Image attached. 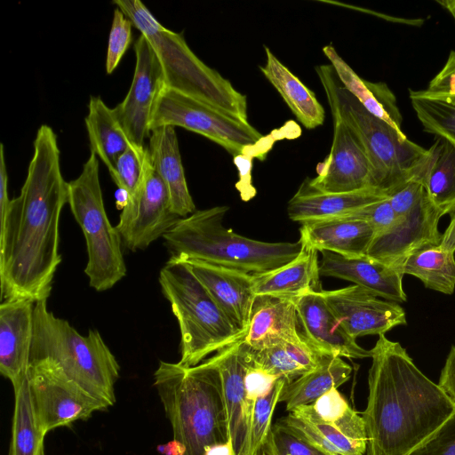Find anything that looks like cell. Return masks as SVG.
<instances>
[{
	"instance_id": "6da1fadb",
	"label": "cell",
	"mask_w": 455,
	"mask_h": 455,
	"mask_svg": "<svg viewBox=\"0 0 455 455\" xmlns=\"http://www.w3.org/2000/svg\"><path fill=\"white\" fill-rule=\"evenodd\" d=\"M20 195L12 199L0 220L1 299L47 300L56 270L59 225L68 200V182L60 169L53 130L43 124Z\"/></svg>"
},
{
	"instance_id": "7a4b0ae2",
	"label": "cell",
	"mask_w": 455,
	"mask_h": 455,
	"mask_svg": "<svg viewBox=\"0 0 455 455\" xmlns=\"http://www.w3.org/2000/svg\"><path fill=\"white\" fill-rule=\"evenodd\" d=\"M369 395L362 417L366 455H407L455 412V403L385 334L371 349Z\"/></svg>"
},
{
	"instance_id": "3957f363",
	"label": "cell",
	"mask_w": 455,
	"mask_h": 455,
	"mask_svg": "<svg viewBox=\"0 0 455 455\" xmlns=\"http://www.w3.org/2000/svg\"><path fill=\"white\" fill-rule=\"evenodd\" d=\"M154 386L184 455H204L230 437L220 372L215 355L197 365L161 361Z\"/></svg>"
},
{
	"instance_id": "277c9868",
	"label": "cell",
	"mask_w": 455,
	"mask_h": 455,
	"mask_svg": "<svg viewBox=\"0 0 455 455\" xmlns=\"http://www.w3.org/2000/svg\"><path fill=\"white\" fill-rule=\"evenodd\" d=\"M228 210V206H214L180 218L163 236L171 257L259 275L285 265L301 251L299 240L268 243L227 228L223 220Z\"/></svg>"
},
{
	"instance_id": "5b68a950",
	"label": "cell",
	"mask_w": 455,
	"mask_h": 455,
	"mask_svg": "<svg viewBox=\"0 0 455 455\" xmlns=\"http://www.w3.org/2000/svg\"><path fill=\"white\" fill-rule=\"evenodd\" d=\"M47 364L96 399L112 406L120 366L97 331L80 334L47 307L35 303L29 366Z\"/></svg>"
},
{
	"instance_id": "8992f818",
	"label": "cell",
	"mask_w": 455,
	"mask_h": 455,
	"mask_svg": "<svg viewBox=\"0 0 455 455\" xmlns=\"http://www.w3.org/2000/svg\"><path fill=\"white\" fill-rule=\"evenodd\" d=\"M113 4L148 40L160 61L166 88L248 123L246 96L204 64L180 34L164 27L140 0H115Z\"/></svg>"
},
{
	"instance_id": "52a82bcc",
	"label": "cell",
	"mask_w": 455,
	"mask_h": 455,
	"mask_svg": "<svg viewBox=\"0 0 455 455\" xmlns=\"http://www.w3.org/2000/svg\"><path fill=\"white\" fill-rule=\"evenodd\" d=\"M331 114L355 133L371 163L375 188L386 196L412 179L427 156V149L411 141L368 112L342 85L331 64L315 68Z\"/></svg>"
},
{
	"instance_id": "ba28073f",
	"label": "cell",
	"mask_w": 455,
	"mask_h": 455,
	"mask_svg": "<svg viewBox=\"0 0 455 455\" xmlns=\"http://www.w3.org/2000/svg\"><path fill=\"white\" fill-rule=\"evenodd\" d=\"M159 283L180 326V364L197 365L244 338L185 261L170 257L159 273Z\"/></svg>"
},
{
	"instance_id": "9c48e42d",
	"label": "cell",
	"mask_w": 455,
	"mask_h": 455,
	"mask_svg": "<svg viewBox=\"0 0 455 455\" xmlns=\"http://www.w3.org/2000/svg\"><path fill=\"white\" fill-rule=\"evenodd\" d=\"M70 210L86 241L84 273L97 291L112 288L126 275L121 236L107 215L102 197L99 159L91 152L80 175L68 182Z\"/></svg>"
},
{
	"instance_id": "30bf717a",
	"label": "cell",
	"mask_w": 455,
	"mask_h": 455,
	"mask_svg": "<svg viewBox=\"0 0 455 455\" xmlns=\"http://www.w3.org/2000/svg\"><path fill=\"white\" fill-rule=\"evenodd\" d=\"M164 125L181 127L203 135L223 147L233 156L262 136L249 123L172 89L165 88L152 116L150 131Z\"/></svg>"
},
{
	"instance_id": "8fae6325",
	"label": "cell",
	"mask_w": 455,
	"mask_h": 455,
	"mask_svg": "<svg viewBox=\"0 0 455 455\" xmlns=\"http://www.w3.org/2000/svg\"><path fill=\"white\" fill-rule=\"evenodd\" d=\"M28 377L36 419L44 435L109 407L47 364L30 365Z\"/></svg>"
},
{
	"instance_id": "7c38bea8",
	"label": "cell",
	"mask_w": 455,
	"mask_h": 455,
	"mask_svg": "<svg viewBox=\"0 0 455 455\" xmlns=\"http://www.w3.org/2000/svg\"><path fill=\"white\" fill-rule=\"evenodd\" d=\"M180 219L172 209L168 190L149 157L142 181L127 200L116 226L122 243L132 251L145 250Z\"/></svg>"
},
{
	"instance_id": "4fadbf2b",
	"label": "cell",
	"mask_w": 455,
	"mask_h": 455,
	"mask_svg": "<svg viewBox=\"0 0 455 455\" xmlns=\"http://www.w3.org/2000/svg\"><path fill=\"white\" fill-rule=\"evenodd\" d=\"M134 52L136 63L131 87L113 110L132 142L145 147L157 100L166 84L160 61L144 35L136 40Z\"/></svg>"
},
{
	"instance_id": "5bb4252c",
	"label": "cell",
	"mask_w": 455,
	"mask_h": 455,
	"mask_svg": "<svg viewBox=\"0 0 455 455\" xmlns=\"http://www.w3.org/2000/svg\"><path fill=\"white\" fill-rule=\"evenodd\" d=\"M332 116L331 151L325 160L317 164V176L308 179L310 186L325 193L376 189L371 165L362 144L340 117Z\"/></svg>"
},
{
	"instance_id": "9a60e30c",
	"label": "cell",
	"mask_w": 455,
	"mask_h": 455,
	"mask_svg": "<svg viewBox=\"0 0 455 455\" xmlns=\"http://www.w3.org/2000/svg\"><path fill=\"white\" fill-rule=\"evenodd\" d=\"M321 294L340 325L354 339L379 336L407 323L405 311L399 303L381 299L355 284L323 290Z\"/></svg>"
},
{
	"instance_id": "2e32d148",
	"label": "cell",
	"mask_w": 455,
	"mask_h": 455,
	"mask_svg": "<svg viewBox=\"0 0 455 455\" xmlns=\"http://www.w3.org/2000/svg\"><path fill=\"white\" fill-rule=\"evenodd\" d=\"M442 216L425 190L411 212L398 217L389 229L374 237L367 256L401 272L403 263L414 251L427 244H440L438 222Z\"/></svg>"
},
{
	"instance_id": "e0dca14e",
	"label": "cell",
	"mask_w": 455,
	"mask_h": 455,
	"mask_svg": "<svg viewBox=\"0 0 455 455\" xmlns=\"http://www.w3.org/2000/svg\"><path fill=\"white\" fill-rule=\"evenodd\" d=\"M220 372L230 437L236 455H248L251 417L246 407L244 377L250 362L243 338L215 355Z\"/></svg>"
},
{
	"instance_id": "ac0fdd59",
	"label": "cell",
	"mask_w": 455,
	"mask_h": 455,
	"mask_svg": "<svg viewBox=\"0 0 455 455\" xmlns=\"http://www.w3.org/2000/svg\"><path fill=\"white\" fill-rule=\"evenodd\" d=\"M35 302L9 299L0 305V372L12 387L28 375Z\"/></svg>"
},
{
	"instance_id": "d6986e66",
	"label": "cell",
	"mask_w": 455,
	"mask_h": 455,
	"mask_svg": "<svg viewBox=\"0 0 455 455\" xmlns=\"http://www.w3.org/2000/svg\"><path fill=\"white\" fill-rule=\"evenodd\" d=\"M180 260L188 265L232 323L246 333L256 297L253 275L197 259Z\"/></svg>"
},
{
	"instance_id": "ffe728a7",
	"label": "cell",
	"mask_w": 455,
	"mask_h": 455,
	"mask_svg": "<svg viewBox=\"0 0 455 455\" xmlns=\"http://www.w3.org/2000/svg\"><path fill=\"white\" fill-rule=\"evenodd\" d=\"M303 332L323 353L339 357L363 359L371 350L359 346L340 325L320 292H311L294 299Z\"/></svg>"
},
{
	"instance_id": "44dd1931",
	"label": "cell",
	"mask_w": 455,
	"mask_h": 455,
	"mask_svg": "<svg viewBox=\"0 0 455 455\" xmlns=\"http://www.w3.org/2000/svg\"><path fill=\"white\" fill-rule=\"evenodd\" d=\"M320 274L349 281L374 295L394 302H405L403 275L396 268L368 256L347 258L322 251Z\"/></svg>"
},
{
	"instance_id": "7402d4cb",
	"label": "cell",
	"mask_w": 455,
	"mask_h": 455,
	"mask_svg": "<svg viewBox=\"0 0 455 455\" xmlns=\"http://www.w3.org/2000/svg\"><path fill=\"white\" fill-rule=\"evenodd\" d=\"M304 336L294 299L256 296L244 342L255 351Z\"/></svg>"
},
{
	"instance_id": "603a6c76",
	"label": "cell",
	"mask_w": 455,
	"mask_h": 455,
	"mask_svg": "<svg viewBox=\"0 0 455 455\" xmlns=\"http://www.w3.org/2000/svg\"><path fill=\"white\" fill-rule=\"evenodd\" d=\"M299 241L317 251H330L347 258L367 256L376 235L366 221L347 216L302 222Z\"/></svg>"
},
{
	"instance_id": "cb8c5ba5",
	"label": "cell",
	"mask_w": 455,
	"mask_h": 455,
	"mask_svg": "<svg viewBox=\"0 0 455 455\" xmlns=\"http://www.w3.org/2000/svg\"><path fill=\"white\" fill-rule=\"evenodd\" d=\"M148 151L152 166L168 190L173 212L180 218L195 212L196 205L188 188L175 127L164 125L153 129Z\"/></svg>"
},
{
	"instance_id": "d4e9b609",
	"label": "cell",
	"mask_w": 455,
	"mask_h": 455,
	"mask_svg": "<svg viewBox=\"0 0 455 455\" xmlns=\"http://www.w3.org/2000/svg\"><path fill=\"white\" fill-rule=\"evenodd\" d=\"M387 198L377 189L325 193L312 188L306 179L289 200L287 213L293 221L306 222L346 216L365 205Z\"/></svg>"
},
{
	"instance_id": "484cf974",
	"label": "cell",
	"mask_w": 455,
	"mask_h": 455,
	"mask_svg": "<svg viewBox=\"0 0 455 455\" xmlns=\"http://www.w3.org/2000/svg\"><path fill=\"white\" fill-rule=\"evenodd\" d=\"M317 252L302 245L301 251L291 261L276 269L253 275L255 295L295 299L322 291Z\"/></svg>"
},
{
	"instance_id": "4316f807",
	"label": "cell",
	"mask_w": 455,
	"mask_h": 455,
	"mask_svg": "<svg viewBox=\"0 0 455 455\" xmlns=\"http://www.w3.org/2000/svg\"><path fill=\"white\" fill-rule=\"evenodd\" d=\"M323 52L331 61L342 85L364 108L392 126L400 134H404L401 127L403 118L395 96L387 85L362 79L338 54L333 46H324Z\"/></svg>"
},
{
	"instance_id": "83f0119b",
	"label": "cell",
	"mask_w": 455,
	"mask_h": 455,
	"mask_svg": "<svg viewBox=\"0 0 455 455\" xmlns=\"http://www.w3.org/2000/svg\"><path fill=\"white\" fill-rule=\"evenodd\" d=\"M415 177L441 214H451L455 209V144L435 136Z\"/></svg>"
},
{
	"instance_id": "f1b7e54d",
	"label": "cell",
	"mask_w": 455,
	"mask_h": 455,
	"mask_svg": "<svg viewBox=\"0 0 455 455\" xmlns=\"http://www.w3.org/2000/svg\"><path fill=\"white\" fill-rule=\"evenodd\" d=\"M248 346V345H247ZM251 363L290 383L318 367L329 356L316 348L304 336L261 350L249 347Z\"/></svg>"
},
{
	"instance_id": "f546056e",
	"label": "cell",
	"mask_w": 455,
	"mask_h": 455,
	"mask_svg": "<svg viewBox=\"0 0 455 455\" xmlns=\"http://www.w3.org/2000/svg\"><path fill=\"white\" fill-rule=\"evenodd\" d=\"M267 61L260 70L277 90L285 103L307 129H314L324 122L325 112L315 93L294 76L265 46Z\"/></svg>"
},
{
	"instance_id": "4dcf8cb0",
	"label": "cell",
	"mask_w": 455,
	"mask_h": 455,
	"mask_svg": "<svg viewBox=\"0 0 455 455\" xmlns=\"http://www.w3.org/2000/svg\"><path fill=\"white\" fill-rule=\"evenodd\" d=\"M85 125L91 152L96 155L112 175L118 158L133 143L118 122L113 108L108 107L100 97L90 98Z\"/></svg>"
},
{
	"instance_id": "1f68e13d",
	"label": "cell",
	"mask_w": 455,
	"mask_h": 455,
	"mask_svg": "<svg viewBox=\"0 0 455 455\" xmlns=\"http://www.w3.org/2000/svg\"><path fill=\"white\" fill-rule=\"evenodd\" d=\"M351 372V366L341 357L329 355L315 369L285 384L279 403H284L289 412L312 403L331 389L347 382Z\"/></svg>"
},
{
	"instance_id": "d6a6232c",
	"label": "cell",
	"mask_w": 455,
	"mask_h": 455,
	"mask_svg": "<svg viewBox=\"0 0 455 455\" xmlns=\"http://www.w3.org/2000/svg\"><path fill=\"white\" fill-rule=\"evenodd\" d=\"M403 275L419 278L426 288L447 295L455 291L454 252L427 244L411 253L401 267Z\"/></svg>"
},
{
	"instance_id": "836d02e7",
	"label": "cell",
	"mask_w": 455,
	"mask_h": 455,
	"mask_svg": "<svg viewBox=\"0 0 455 455\" xmlns=\"http://www.w3.org/2000/svg\"><path fill=\"white\" fill-rule=\"evenodd\" d=\"M15 403L9 455H44V435L32 403L28 375L13 386Z\"/></svg>"
},
{
	"instance_id": "e575fe53",
	"label": "cell",
	"mask_w": 455,
	"mask_h": 455,
	"mask_svg": "<svg viewBox=\"0 0 455 455\" xmlns=\"http://www.w3.org/2000/svg\"><path fill=\"white\" fill-rule=\"evenodd\" d=\"M412 108L424 130L455 144V98L411 91Z\"/></svg>"
},
{
	"instance_id": "d590c367",
	"label": "cell",
	"mask_w": 455,
	"mask_h": 455,
	"mask_svg": "<svg viewBox=\"0 0 455 455\" xmlns=\"http://www.w3.org/2000/svg\"><path fill=\"white\" fill-rule=\"evenodd\" d=\"M285 384L284 379H279L267 394L256 401L251 420L248 455H259L267 442L272 427L274 411Z\"/></svg>"
},
{
	"instance_id": "8d00e7d4",
	"label": "cell",
	"mask_w": 455,
	"mask_h": 455,
	"mask_svg": "<svg viewBox=\"0 0 455 455\" xmlns=\"http://www.w3.org/2000/svg\"><path fill=\"white\" fill-rule=\"evenodd\" d=\"M148 160V148L135 144L131 145L118 158L111 177L118 188L126 194L127 200L138 190Z\"/></svg>"
},
{
	"instance_id": "74e56055",
	"label": "cell",
	"mask_w": 455,
	"mask_h": 455,
	"mask_svg": "<svg viewBox=\"0 0 455 455\" xmlns=\"http://www.w3.org/2000/svg\"><path fill=\"white\" fill-rule=\"evenodd\" d=\"M350 408L338 388H332L314 403L299 406L291 413L311 423L320 422L335 426Z\"/></svg>"
},
{
	"instance_id": "f35d334b",
	"label": "cell",
	"mask_w": 455,
	"mask_h": 455,
	"mask_svg": "<svg viewBox=\"0 0 455 455\" xmlns=\"http://www.w3.org/2000/svg\"><path fill=\"white\" fill-rule=\"evenodd\" d=\"M132 22L116 7L114 11L106 57V71L111 74L116 68L132 43Z\"/></svg>"
},
{
	"instance_id": "ab89813d",
	"label": "cell",
	"mask_w": 455,
	"mask_h": 455,
	"mask_svg": "<svg viewBox=\"0 0 455 455\" xmlns=\"http://www.w3.org/2000/svg\"><path fill=\"white\" fill-rule=\"evenodd\" d=\"M269 455H313L311 447L276 421L264 444Z\"/></svg>"
},
{
	"instance_id": "60d3db41",
	"label": "cell",
	"mask_w": 455,
	"mask_h": 455,
	"mask_svg": "<svg viewBox=\"0 0 455 455\" xmlns=\"http://www.w3.org/2000/svg\"><path fill=\"white\" fill-rule=\"evenodd\" d=\"M407 455H455V412Z\"/></svg>"
},
{
	"instance_id": "b9f144b4",
	"label": "cell",
	"mask_w": 455,
	"mask_h": 455,
	"mask_svg": "<svg viewBox=\"0 0 455 455\" xmlns=\"http://www.w3.org/2000/svg\"><path fill=\"white\" fill-rule=\"evenodd\" d=\"M346 216L368 222L376 235L389 229L398 219L387 198L365 205Z\"/></svg>"
},
{
	"instance_id": "7bdbcfd3",
	"label": "cell",
	"mask_w": 455,
	"mask_h": 455,
	"mask_svg": "<svg viewBox=\"0 0 455 455\" xmlns=\"http://www.w3.org/2000/svg\"><path fill=\"white\" fill-rule=\"evenodd\" d=\"M278 379L279 378L276 376L254 366L250 359L244 377V384L246 391V407L251 420L256 401L267 394Z\"/></svg>"
},
{
	"instance_id": "ee69618b",
	"label": "cell",
	"mask_w": 455,
	"mask_h": 455,
	"mask_svg": "<svg viewBox=\"0 0 455 455\" xmlns=\"http://www.w3.org/2000/svg\"><path fill=\"white\" fill-rule=\"evenodd\" d=\"M425 192L421 181L413 177L387 195V199L397 217L412 210Z\"/></svg>"
},
{
	"instance_id": "f6af8a7d",
	"label": "cell",
	"mask_w": 455,
	"mask_h": 455,
	"mask_svg": "<svg viewBox=\"0 0 455 455\" xmlns=\"http://www.w3.org/2000/svg\"><path fill=\"white\" fill-rule=\"evenodd\" d=\"M423 92L438 97L455 98V51H451L443 69Z\"/></svg>"
},
{
	"instance_id": "bcb514c9",
	"label": "cell",
	"mask_w": 455,
	"mask_h": 455,
	"mask_svg": "<svg viewBox=\"0 0 455 455\" xmlns=\"http://www.w3.org/2000/svg\"><path fill=\"white\" fill-rule=\"evenodd\" d=\"M252 161L253 158L243 152L234 156V164L237 168L239 176L238 181L235 183V188L243 202L251 200L257 193L251 179Z\"/></svg>"
},
{
	"instance_id": "7dc6e473",
	"label": "cell",
	"mask_w": 455,
	"mask_h": 455,
	"mask_svg": "<svg viewBox=\"0 0 455 455\" xmlns=\"http://www.w3.org/2000/svg\"><path fill=\"white\" fill-rule=\"evenodd\" d=\"M437 384L455 403V345L451 347Z\"/></svg>"
},
{
	"instance_id": "c3c4849f",
	"label": "cell",
	"mask_w": 455,
	"mask_h": 455,
	"mask_svg": "<svg viewBox=\"0 0 455 455\" xmlns=\"http://www.w3.org/2000/svg\"><path fill=\"white\" fill-rule=\"evenodd\" d=\"M11 200L8 196V173L4 158V144H0V220L8 210Z\"/></svg>"
},
{
	"instance_id": "681fc988",
	"label": "cell",
	"mask_w": 455,
	"mask_h": 455,
	"mask_svg": "<svg viewBox=\"0 0 455 455\" xmlns=\"http://www.w3.org/2000/svg\"><path fill=\"white\" fill-rule=\"evenodd\" d=\"M440 245L450 251L455 252V209L451 213V221L443 234Z\"/></svg>"
},
{
	"instance_id": "f907efd6",
	"label": "cell",
	"mask_w": 455,
	"mask_h": 455,
	"mask_svg": "<svg viewBox=\"0 0 455 455\" xmlns=\"http://www.w3.org/2000/svg\"><path fill=\"white\" fill-rule=\"evenodd\" d=\"M204 455H236L232 439L207 447Z\"/></svg>"
},
{
	"instance_id": "816d5d0a",
	"label": "cell",
	"mask_w": 455,
	"mask_h": 455,
	"mask_svg": "<svg viewBox=\"0 0 455 455\" xmlns=\"http://www.w3.org/2000/svg\"><path fill=\"white\" fill-rule=\"evenodd\" d=\"M156 450L163 455H184L185 453V447L173 439L165 444L158 445Z\"/></svg>"
},
{
	"instance_id": "f5cc1de1",
	"label": "cell",
	"mask_w": 455,
	"mask_h": 455,
	"mask_svg": "<svg viewBox=\"0 0 455 455\" xmlns=\"http://www.w3.org/2000/svg\"><path fill=\"white\" fill-rule=\"evenodd\" d=\"M440 4L449 10V12L455 17V0L451 1H438Z\"/></svg>"
},
{
	"instance_id": "db71d44e",
	"label": "cell",
	"mask_w": 455,
	"mask_h": 455,
	"mask_svg": "<svg viewBox=\"0 0 455 455\" xmlns=\"http://www.w3.org/2000/svg\"><path fill=\"white\" fill-rule=\"evenodd\" d=\"M311 449H312L313 455H342V454H339V453H331V452L321 451V450L315 449L314 447H311Z\"/></svg>"
},
{
	"instance_id": "11a10c76",
	"label": "cell",
	"mask_w": 455,
	"mask_h": 455,
	"mask_svg": "<svg viewBox=\"0 0 455 455\" xmlns=\"http://www.w3.org/2000/svg\"><path fill=\"white\" fill-rule=\"evenodd\" d=\"M259 455H269V454L267 451V450L265 449V447L263 446L262 449L260 450Z\"/></svg>"
}]
</instances>
